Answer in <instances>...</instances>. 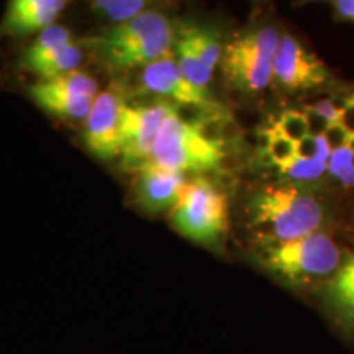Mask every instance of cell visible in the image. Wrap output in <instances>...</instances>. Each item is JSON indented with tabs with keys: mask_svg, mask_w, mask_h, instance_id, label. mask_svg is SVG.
<instances>
[{
	"mask_svg": "<svg viewBox=\"0 0 354 354\" xmlns=\"http://www.w3.org/2000/svg\"><path fill=\"white\" fill-rule=\"evenodd\" d=\"M176 37L169 19L161 12L146 10L136 19L113 25L92 39L100 59L115 69L146 68L172 56Z\"/></svg>",
	"mask_w": 354,
	"mask_h": 354,
	"instance_id": "1",
	"label": "cell"
},
{
	"mask_svg": "<svg viewBox=\"0 0 354 354\" xmlns=\"http://www.w3.org/2000/svg\"><path fill=\"white\" fill-rule=\"evenodd\" d=\"M250 216L261 243H282L315 233L323 210L315 197L297 187H264L251 201Z\"/></svg>",
	"mask_w": 354,
	"mask_h": 354,
	"instance_id": "2",
	"label": "cell"
},
{
	"mask_svg": "<svg viewBox=\"0 0 354 354\" xmlns=\"http://www.w3.org/2000/svg\"><path fill=\"white\" fill-rule=\"evenodd\" d=\"M223 146L207 135L201 123L180 117L177 109L162 123L151 161L174 172H205L223 159Z\"/></svg>",
	"mask_w": 354,
	"mask_h": 354,
	"instance_id": "3",
	"label": "cell"
},
{
	"mask_svg": "<svg viewBox=\"0 0 354 354\" xmlns=\"http://www.w3.org/2000/svg\"><path fill=\"white\" fill-rule=\"evenodd\" d=\"M258 259L276 276L300 282L335 274L342 253L331 238L315 232L292 241L261 243Z\"/></svg>",
	"mask_w": 354,
	"mask_h": 354,
	"instance_id": "4",
	"label": "cell"
},
{
	"mask_svg": "<svg viewBox=\"0 0 354 354\" xmlns=\"http://www.w3.org/2000/svg\"><path fill=\"white\" fill-rule=\"evenodd\" d=\"M276 28L251 30L230 41L221 55V71L238 91L256 94L264 91L272 79V63L279 44Z\"/></svg>",
	"mask_w": 354,
	"mask_h": 354,
	"instance_id": "5",
	"label": "cell"
},
{
	"mask_svg": "<svg viewBox=\"0 0 354 354\" xmlns=\"http://www.w3.org/2000/svg\"><path fill=\"white\" fill-rule=\"evenodd\" d=\"M171 223L183 236L196 243H214L228 230L227 197L207 179L190 180L180 192Z\"/></svg>",
	"mask_w": 354,
	"mask_h": 354,
	"instance_id": "6",
	"label": "cell"
},
{
	"mask_svg": "<svg viewBox=\"0 0 354 354\" xmlns=\"http://www.w3.org/2000/svg\"><path fill=\"white\" fill-rule=\"evenodd\" d=\"M99 84L82 71L39 81L30 88V97L44 112L63 120H86L99 95Z\"/></svg>",
	"mask_w": 354,
	"mask_h": 354,
	"instance_id": "7",
	"label": "cell"
},
{
	"mask_svg": "<svg viewBox=\"0 0 354 354\" xmlns=\"http://www.w3.org/2000/svg\"><path fill=\"white\" fill-rule=\"evenodd\" d=\"M171 104H123L120 117V156L136 169L151 161L154 143L162 123L174 112Z\"/></svg>",
	"mask_w": 354,
	"mask_h": 354,
	"instance_id": "8",
	"label": "cell"
},
{
	"mask_svg": "<svg viewBox=\"0 0 354 354\" xmlns=\"http://www.w3.org/2000/svg\"><path fill=\"white\" fill-rule=\"evenodd\" d=\"M176 63L197 87L205 88L220 64L223 48L214 32L198 26H184L174 41Z\"/></svg>",
	"mask_w": 354,
	"mask_h": 354,
	"instance_id": "9",
	"label": "cell"
},
{
	"mask_svg": "<svg viewBox=\"0 0 354 354\" xmlns=\"http://www.w3.org/2000/svg\"><path fill=\"white\" fill-rule=\"evenodd\" d=\"M272 77L289 91L318 87L328 79L325 64L290 35H282L272 63Z\"/></svg>",
	"mask_w": 354,
	"mask_h": 354,
	"instance_id": "10",
	"label": "cell"
},
{
	"mask_svg": "<svg viewBox=\"0 0 354 354\" xmlns=\"http://www.w3.org/2000/svg\"><path fill=\"white\" fill-rule=\"evenodd\" d=\"M123 102L112 91L100 92L84 120V141L94 156L113 159L120 156V117Z\"/></svg>",
	"mask_w": 354,
	"mask_h": 354,
	"instance_id": "11",
	"label": "cell"
},
{
	"mask_svg": "<svg viewBox=\"0 0 354 354\" xmlns=\"http://www.w3.org/2000/svg\"><path fill=\"white\" fill-rule=\"evenodd\" d=\"M141 82L148 91L194 109H212L214 102L205 88L197 87L187 77L174 61V57H165L156 63L146 66L141 71Z\"/></svg>",
	"mask_w": 354,
	"mask_h": 354,
	"instance_id": "12",
	"label": "cell"
},
{
	"mask_svg": "<svg viewBox=\"0 0 354 354\" xmlns=\"http://www.w3.org/2000/svg\"><path fill=\"white\" fill-rule=\"evenodd\" d=\"M136 172L138 174L135 180V197L146 212L158 214L174 209L180 192L187 184L184 174L165 169L153 161L138 167Z\"/></svg>",
	"mask_w": 354,
	"mask_h": 354,
	"instance_id": "13",
	"label": "cell"
},
{
	"mask_svg": "<svg viewBox=\"0 0 354 354\" xmlns=\"http://www.w3.org/2000/svg\"><path fill=\"white\" fill-rule=\"evenodd\" d=\"M68 3L63 0H13L7 6L2 32L8 35L39 33L55 25Z\"/></svg>",
	"mask_w": 354,
	"mask_h": 354,
	"instance_id": "14",
	"label": "cell"
},
{
	"mask_svg": "<svg viewBox=\"0 0 354 354\" xmlns=\"http://www.w3.org/2000/svg\"><path fill=\"white\" fill-rule=\"evenodd\" d=\"M325 299L343 325L354 326V258H349L326 282Z\"/></svg>",
	"mask_w": 354,
	"mask_h": 354,
	"instance_id": "15",
	"label": "cell"
},
{
	"mask_svg": "<svg viewBox=\"0 0 354 354\" xmlns=\"http://www.w3.org/2000/svg\"><path fill=\"white\" fill-rule=\"evenodd\" d=\"M82 63V50L81 46L74 41L68 46L61 48L50 56L43 57L38 63L32 64L28 71L41 77V81H50V79L64 76V74L77 71L79 64Z\"/></svg>",
	"mask_w": 354,
	"mask_h": 354,
	"instance_id": "16",
	"label": "cell"
},
{
	"mask_svg": "<svg viewBox=\"0 0 354 354\" xmlns=\"http://www.w3.org/2000/svg\"><path fill=\"white\" fill-rule=\"evenodd\" d=\"M74 43L73 35L68 28L61 25H51L48 28H44L43 32H39L32 43L28 44L24 53V64L28 69L30 66L38 63L43 57L50 56L51 53H55L61 48L68 46V44Z\"/></svg>",
	"mask_w": 354,
	"mask_h": 354,
	"instance_id": "17",
	"label": "cell"
},
{
	"mask_svg": "<svg viewBox=\"0 0 354 354\" xmlns=\"http://www.w3.org/2000/svg\"><path fill=\"white\" fill-rule=\"evenodd\" d=\"M91 8L118 25L136 19L146 12V2L143 0H97L91 3Z\"/></svg>",
	"mask_w": 354,
	"mask_h": 354,
	"instance_id": "18",
	"label": "cell"
},
{
	"mask_svg": "<svg viewBox=\"0 0 354 354\" xmlns=\"http://www.w3.org/2000/svg\"><path fill=\"white\" fill-rule=\"evenodd\" d=\"M328 167V162L322 159H299L294 158L287 165L281 166L284 174L297 180H315Z\"/></svg>",
	"mask_w": 354,
	"mask_h": 354,
	"instance_id": "19",
	"label": "cell"
},
{
	"mask_svg": "<svg viewBox=\"0 0 354 354\" xmlns=\"http://www.w3.org/2000/svg\"><path fill=\"white\" fill-rule=\"evenodd\" d=\"M274 131H277L279 135L292 140L294 143H299L300 140H304L305 136L308 135V127L304 112L286 110V112L279 117V120L276 123V130Z\"/></svg>",
	"mask_w": 354,
	"mask_h": 354,
	"instance_id": "20",
	"label": "cell"
},
{
	"mask_svg": "<svg viewBox=\"0 0 354 354\" xmlns=\"http://www.w3.org/2000/svg\"><path fill=\"white\" fill-rule=\"evenodd\" d=\"M268 153L276 165L284 166L295 158V143L292 140L286 138V136L279 135L277 131H274L272 141L271 145H269Z\"/></svg>",
	"mask_w": 354,
	"mask_h": 354,
	"instance_id": "21",
	"label": "cell"
},
{
	"mask_svg": "<svg viewBox=\"0 0 354 354\" xmlns=\"http://www.w3.org/2000/svg\"><path fill=\"white\" fill-rule=\"evenodd\" d=\"M351 159L353 153L344 146L342 149H336V151H331V156L328 159V167L326 169L330 171V174L338 177L343 171H346L348 167H351Z\"/></svg>",
	"mask_w": 354,
	"mask_h": 354,
	"instance_id": "22",
	"label": "cell"
},
{
	"mask_svg": "<svg viewBox=\"0 0 354 354\" xmlns=\"http://www.w3.org/2000/svg\"><path fill=\"white\" fill-rule=\"evenodd\" d=\"M323 138L326 140V143H328L331 151H336V149H342L346 146L349 135H348V131L344 130L342 125H339V123H335V125H330L328 128H326Z\"/></svg>",
	"mask_w": 354,
	"mask_h": 354,
	"instance_id": "23",
	"label": "cell"
},
{
	"mask_svg": "<svg viewBox=\"0 0 354 354\" xmlns=\"http://www.w3.org/2000/svg\"><path fill=\"white\" fill-rule=\"evenodd\" d=\"M305 115V120H307V127H308V135L310 136H323L325 135L326 128L330 127V123L322 117L320 113L315 112L312 107H308L304 112Z\"/></svg>",
	"mask_w": 354,
	"mask_h": 354,
	"instance_id": "24",
	"label": "cell"
},
{
	"mask_svg": "<svg viewBox=\"0 0 354 354\" xmlns=\"http://www.w3.org/2000/svg\"><path fill=\"white\" fill-rule=\"evenodd\" d=\"M318 156V141L315 136L307 135L299 143H295V158L299 159H317Z\"/></svg>",
	"mask_w": 354,
	"mask_h": 354,
	"instance_id": "25",
	"label": "cell"
},
{
	"mask_svg": "<svg viewBox=\"0 0 354 354\" xmlns=\"http://www.w3.org/2000/svg\"><path fill=\"white\" fill-rule=\"evenodd\" d=\"M339 125L348 131V135H354V95L339 109Z\"/></svg>",
	"mask_w": 354,
	"mask_h": 354,
	"instance_id": "26",
	"label": "cell"
},
{
	"mask_svg": "<svg viewBox=\"0 0 354 354\" xmlns=\"http://www.w3.org/2000/svg\"><path fill=\"white\" fill-rule=\"evenodd\" d=\"M315 112H318L322 115L323 118H325L326 122L330 123V125H335V123H339V109H336L333 104L328 100H322L318 102L312 107Z\"/></svg>",
	"mask_w": 354,
	"mask_h": 354,
	"instance_id": "27",
	"label": "cell"
},
{
	"mask_svg": "<svg viewBox=\"0 0 354 354\" xmlns=\"http://www.w3.org/2000/svg\"><path fill=\"white\" fill-rule=\"evenodd\" d=\"M333 6L339 19L354 21V0H336Z\"/></svg>",
	"mask_w": 354,
	"mask_h": 354,
	"instance_id": "28",
	"label": "cell"
},
{
	"mask_svg": "<svg viewBox=\"0 0 354 354\" xmlns=\"http://www.w3.org/2000/svg\"><path fill=\"white\" fill-rule=\"evenodd\" d=\"M336 179H339L342 183L346 185V187H349V185H354V167H348L346 171H343L342 174H339Z\"/></svg>",
	"mask_w": 354,
	"mask_h": 354,
	"instance_id": "29",
	"label": "cell"
},
{
	"mask_svg": "<svg viewBox=\"0 0 354 354\" xmlns=\"http://www.w3.org/2000/svg\"><path fill=\"white\" fill-rule=\"evenodd\" d=\"M346 148L354 154V135H349L348 143H346Z\"/></svg>",
	"mask_w": 354,
	"mask_h": 354,
	"instance_id": "30",
	"label": "cell"
},
{
	"mask_svg": "<svg viewBox=\"0 0 354 354\" xmlns=\"http://www.w3.org/2000/svg\"><path fill=\"white\" fill-rule=\"evenodd\" d=\"M351 166L354 167V154H353V159H351Z\"/></svg>",
	"mask_w": 354,
	"mask_h": 354,
	"instance_id": "31",
	"label": "cell"
}]
</instances>
